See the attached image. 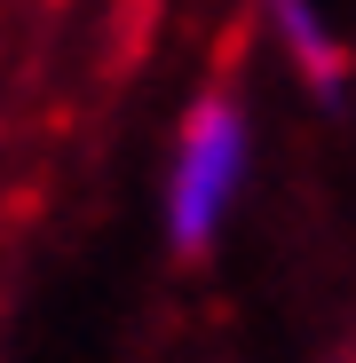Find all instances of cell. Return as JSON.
<instances>
[{"label":"cell","instance_id":"6da1fadb","mask_svg":"<svg viewBox=\"0 0 356 363\" xmlns=\"http://www.w3.org/2000/svg\"><path fill=\"white\" fill-rule=\"evenodd\" d=\"M237 150H246V127H237V103L214 95L190 111V135H183V166H174V237L183 245H206V229L237 182Z\"/></svg>","mask_w":356,"mask_h":363}]
</instances>
